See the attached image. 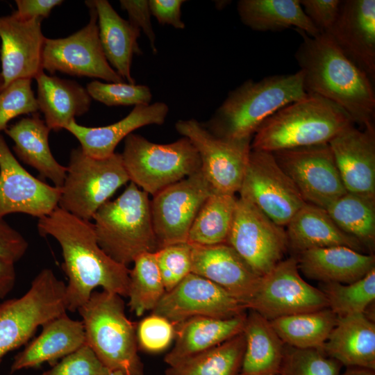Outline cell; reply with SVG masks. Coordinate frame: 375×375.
<instances>
[{
    "mask_svg": "<svg viewBox=\"0 0 375 375\" xmlns=\"http://www.w3.org/2000/svg\"><path fill=\"white\" fill-rule=\"evenodd\" d=\"M168 112L165 103L156 102L134 106L127 116L112 124L88 127L74 120L65 129L78 140L84 153L94 158H105L115 153L117 144L135 129L162 124Z\"/></svg>",
    "mask_w": 375,
    "mask_h": 375,
    "instance_id": "23",
    "label": "cell"
},
{
    "mask_svg": "<svg viewBox=\"0 0 375 375\" xmlns=\"http://www.w3.org/2000/svg\"><path fill=\"white\" fill-rule=\"evenodd\" d=\"M336 321L335 314L326 308L269 322L285 344L298 349H322Z\"/></svg>",
    "mask_w": 375,
    "mask_h": 375,
    "instance_id": "34",
    "label": "cell"
},
{
    "mask_svg": "<svg viewBox=\"0 0 375 375\" xmlns=\"http://www.w3.org/2000/svg\"><path fill=\"white\" fill-rule=\"evenodd\" d=\"M297 31L303 42L294 57L306 92L335 103L363 128L374 126L375 93L370 78L328 34L311 37Z\"/></svg>",
    "mask_w": 375,
    "mask_h": 375,
    "instance_id": "2",
    "label": "cell"
},
{
    "mask_svg": "<svg viewBox=\"0 0 375 375\" xmlns=\"http://www.w3.org/2000/svg\"><path fill=\"white\" fill-rule=\"evenodd\" d=\"M237 199L235 194L213 192L197 215L187 242L197 246L226 243Z\"/></svg>",
    "mask_w": 375,
    "mask_h": 375,
    "instance_id": "35",
    "label": "cell"
},
{
    "mask_svg": "<svg viewBox=\"0 0 375 375\" xmlns=\"http://www.w3.org/2000/svg\"><path fill=\"white\" fill-rule=\"evenodd\" d=\"M340 375H375V370L357 367H349Z\"/></svg>",
    "mask_w": 375,
    "mask_h": 375,
    "instance_id": "52",
    "label": "cell"
},
{
    "mask_svg": "<svg viewBox=\"0 0 375 375\" xmlns=\"http://www.w3.org/2000/svg\"><path fill=\"white\" fill-rule=\"evenodd\" d=\"M272 153L306 203L325 209L347 192L328 143Z\"/></svg>",
    "mask_w": 375,
    "mask_h": 375,
    "instance_id": "16",
    "label": "cell"
},
{
    "mask_svg": "<svg viewBox=\"0 0 375 375\" xmlns=\"http://www.w3.org/2000/svg\"><path fill=\"white\" fill-rule=\"evenodd\" d=\"M129 273L128 297L131 311L137 316L156 307L166 292L157 264L155 252L138 256Z\"/></svg>",
    "mask_w": 375,
    "mask_h": 375,
    "instance_id": "38",
    "label": "cell"
},
{
    "mask_svg": "<svg viewBox=\"0 0 375 375\" xmlns=\"http://www.w3.org/2000/svg\"><path fill=\"white\" fill-rule=\"evenodd\" d=\"M151 15L162 25H169L176 29H183L185 23L181 19V6L184 0H149Z\"/></svg>",
    "mask_w": 375,
    "mask_h": 375,
    "instance_id": "49",
    "label": "cell"
},
{
    "mask_svg": "<svg viewBox=\"0 0 375 375\" xmlns=\"http://www.w3.org/2000/svg\"><path fill=\"white\" fill-rule=\"evenodd\" d=\"M328 144L347 192L375 200V127L351 125Z\"/></svg>",
    "mask_w": 375,
    "mask_h": 375,
    "instance_id": "21",
    "label": "cell"
},
{
    "mask_svg": "<svg viewBox=\"0 0 375 375\" xmlns=\"http://www.w3.org/2000/svg\"><path fill=\"white\" fill-rule=\"evenodd\" d=\"M28 247L23 235L0 218V258L15 263L25 255Z\"/></svg>",
    "mask_w": 375,
    "mask_h": 375,
    "instance_id": "48",
    "label": "cell"
},
{
    "mask_svg": "<svg viewBox=\"0 0 375 375\" xmlns=\"http://www.w3.org/2000/svg\"><path fill=\"white\" fill-rule=\"evenodd\" d=\"M78 311L82 317L85 344L109 372L143 375L136 328L126 317L119 295L94 291Z\"/></svg>",
    "mask_w": 375,
    "mask_h": 375,
    "instance_id": "6",
    "label": "cell"
},
{
    "mask_svg": "<svg viewBox=\"0 0 375 375\" xmlns=\"http://www.w3.org/2000/svg\"><path fill=\"white\" fill-rule=\"evenodd\" d=\"M31 83L32 79H19L0 92V132L4 131L14 118L34 114L39 110Z\"/></svg>",
    "mask_w": 375,
    "mask_h": 375,
    "instance_id": "43",
    "label": "cell"
},
{
    "mask_svg": "<svg viewBox=\"0 0 375 375\" xmlns=\"http://www.w3.org/2000/svg\"><path fill=\"white\" fill-rule=\"evenodd\" d=\"M242 332L245 348L238 375H279L285 344L270 322L250 310Z\"/></svg>",
    "mask_w": 375,
    "mask_h": 375,
    "instance_id": "32",
    "label": "cell"
},
{
    "mask_svg": "<svg viewBox=\"0 0 375 375\" xmlns=\"http://www.w3.org/2000/svg\"><path fill=\"white\" fill-rule=\"evenodd\" d=\"M85 89L92 99L108 106L149 105L152 99L150 88L144 85L93 81Z\"/></svg>",
    "mask_w": 375,
    "mask_h": 375,
    "instance_id": "41",
    "label": "cell"
},
{
    "mask_svg": "<svg viewBox=\"0 0 375 375\" xmlns=\"http://www.w3.org/2000/svg\"><path fill=\"white\" fill-rule=\"evenodd\" d=\"M238 192L283 227L306 203L273 154L266 151L251 149Z\"/></svg>",
    "mask_w": 375,
    "mask_h": 375,
    "instance_id": "10",
    "label": "cell"
},
{
    "mask_svg": "<svg viewBox=\"0 0 375 375\" xmlns=\"http://www.w3.org/2000/svg\"><path fill=\"white\" fill-rule=\"evenodd\" d=\"M122 154L129 181L154 195L201 169V160L187 138L169 144H156L131 133L124 139Z\"/></svg>",
    "mask_w": 375,
    "mask_h": 375,
    "instance_id": "8",
    "label": "cell"
},
{
    "mask_svg": "<svg viewBox=\"0 0 375 375\" xmlns=\"http://www.w3.org/2000/svg\"><path fill=\"white\" fill-rule=\"evenodd\" d=\"M245 348L243 332L201 353L170 366L166 375H238Z\"/></svg>",
    "mask_w": 375,
    "mask_h": 375,
    "instance_id": "36",
    "label": "cell"
},
{
    "mask_svg": "<svg viewBox=\"0 0 375 375\" xmlns=\"http://www.w3.org/2000/svg\"><path fill=\"white\" fill-rule=\"evenodd\" d=\"M90 10L89 22L83 28L66 38L45 40L42 68L50 74L56 72L76 76H87L110 83L124 82L108 62L99 40L97 14Z\"/></svg>",
    "mask_w": 375,
    "mask_h": 375,
    "instance_id": "14",
    "label": "cell"
},
{
    "mask_svg": "<svg viewBox=\"0 0 375 375\" xmlns=\"http://www.w3.org/2000/svg\"><path fill=\"white\" fill-rule=\"evenodd\" d=\"M192 246V273L220 286L247 309L261 277L226 243Z\"/></svg>",
    "mask_w": 375,
    "mask_h": 375,
    "instance_id": "22",
    "label": "cell"
},
{
    "mask_svg": "<svg viewBox=\"0 0 375 375\" xmlns=\"http://www.w3.org/2000/svg\"><path fill=\"white\" fill-rule=\"evenodd\" d=\"M2 86H3V81H2V78H1V73H0V91L2 89Z\"/></svg>",
    "mask_w": 375,
    "mask_h": 375,
    "instance_id": "54",
    "label": "cell"
},
{
    "mask_svg": "<svg viewBox=\"0 0 375 375\" xmlns=\"http://www.w3.org/2000/svg\"><path fill=\"white\" fill-rule=\"evenodd\" d=\"M323 351L342 366L375 370V324L363 313L337 317Z\"/></svg>",
    "mask_w": 375,
    "mask_h": 375,
    "instance_id": "26",
    "label": "cell"
},
{
    "mask_svg": "<svg viewBox=\"0 0 375 375\" xmlns=\"http://www.w3.org/2000/svg\"><path fill=\"white\" fill-rule=\"evenodd\" d=\"M320 290L337 317L363 313L375 299V268L352 283H326Z\"/></svg>",
    "mask_w": 375,
    "mask_h": 375,
    "instance_id": "39",
    "label": "cell"
},
{
    "mask_svg": "<svg viewBox=\"0 0 375 375\" xmlns=\"http://www.w3.org/2000/svg\"><path fill=\"white\" fill-rule=\"evenodd\" d=\"M353 124L340 106L319 95L308 94L267 118L253 135L251 148L273 153L327 144Z\"/></svg>",
    "mask_w": 375,
    "mask_h": 375,
    "instance_id": "4",
    "label": "cell"
},
{
    "mask_svg": "<svg viewBox=\"0 0 375 375\" xmlns=\"http://www.w3.org/2000/svg\"><path fill=\"white\" fill-rule=\"evenodd\" d=\"M325 209L342 231L358 240L364 247H374L375 200L347 192Z\"/></svg>",
    "mask_w": 375,
    "mask_h": 375,
    "instance_id": "37",
    "label": "cell"
},
{
    "mask_svg": "<svg viewBox=\"0 0 375 375\" xmlns=\"http://www.w3.org/2000/svg\"><path fill=\"white\" fill-rule=\"evenodd\" d=\"M296 259L305 276L323 283H352L375 268L374 255L344 246L307 250L298 253Z\"/></svg>",
    "mask_w": 375,
    "mask_h": 375,
    "instance_id": "24",
    "label": "cell"
},
{
    "mask_svg": "<svg viewBox=\"0 0 375 375\" xmlns=\"http://www.w3.org/2000/svg\"><path fill=\"white\" fill-rule=\"evenodd\" d=\"M342 365L322 349L285 345L280 375H340Z\"/></svg>",
    "mask_w": 375,
    "mask_h": 375,
    "instance_id": "40",
    "label": "cell"
},
{
    "mask_svg": "<svg viewBox=\"0 0 375 375\" xmlns=\"http://www.w3.org/2000/svg\"><path fill=\"white\" fill-rule=\"evenodd\" d=\"M35 79L38 108L51 131L65 129L76 117L88 111L92 98L78 83L47 75L44 71Z\"/></svg>",
    "mask_w": 375,
    "mask_h": 375,
    "instance_id": "31",
    "label": "cell"
},
{
    "mask_svg": "<svg viewBox=\"0 0 375 375\" xmlns=\"http://www.w3.org/2000/svg\"><path fill=\"white\" fill-rule=\"evenodd\" d=\"M280 375V374H279Z\"/></svg>",
    "mask_w": 375,
    "mask_h": 375,
    "instance_id": "55",
    "label": "cell"
},
{
    "mask_svg": "<svg viewBox=\"0 0 375 375\" xmlns=\"http://www.w3.org/2000/svg\"><path fill=\"white\" fill-rule=\"evenodd\" d=\"M17 9L13 13L23 19L47 18L51 10L63 3L62 0H15Z\"/></svg>",
    "mask_w": 375,
    "mask_h": 375,
    "instance_id": "50",
    "label": "cell"
},
{
    "mask_svg": "<svg viewBox=\"0 0 375 375\" xmlns=\"http://www.w3.org/2000/svg\"><path fill=\"white\" fill-rule=\"evenodd\" d=\"M246 310L244 304L220 286L190 273L165 292L152 314L176 326L192 317L231 318L244 314Z\"/></svg>",
    "mask_w": 375,
    "mask_h": 375,
    "instance_id": "17",
    "label": "cell"
},
{
    "mask_svg": "<svg viewBox=\"0 0 375 375\" xmlns=\"http://www.w3.org/2000/svg\"><path fill=\"white\" fill-rule=\"evenodd\" d=\"M108 373L92 349L85 344L42 375H107Z\"/></svg>",
    "mask_w": 375,
    "mask_h": 375,
    "instance_id": "45",
    "label": "cell"
},
{
    "mask_svg": "<svg viewBox=\"0 0 375 375\" xmlns=\"http://www.w3.org/2000/svg\"><path fill=\"white\" fill-rule=\"evenodd\" d=\"M15 281V263L0 258V299H4L12 291Z\"/></svg>",
    "mask_w": 375,
    "mask_h": 375,
    "instance_id": "51",
    "label": "cell"
},
{
    "mask_svg": "<svg viewBox=\"0 0 375 375\" xmlns=\"http://www.w3.org/2000/svg\"><path fill=\"white\" fill-rule=\"evenodd\" d=\"M213 192L200 169L153 195L151 211L158 249L187 242L197 215Z\"/></svg>",
    "mask_w": 375,
    "mask_h": 375,
    "instance_id": "15",
    "label": "cell"
},
{
    "mask_svg": "<svg viewBox=\"0 0 375 375\" xmlns=\"http://www.w3.org/2000/svg\"><path fill=\"white\" fill-rule=\"evenodd\" d=\"M155 254L166 292L192 273V246L188 242L159 248Z\"/></svg>",
    "mask_w": 375,
    "mask_h": 375,
    "instance_id": "42",
    "label": "cell"
},
{
    "mask_svg": "<svg viewBox=\"0 0 375 375\" xmlns=\"http://www.w3.org/2000/svg\"><path fill=\"white\" fill-rule=\"evenodd\" d=\"M60 188L28 172L18 162L0 134V218L24 213L38 219L58 206Z\"/></svg>",
    "mask_w": 375,
    "mask_h": 375,
    "instance_id": "18",
    "label": "cell"
},
{
    "mask_svg": "<svg viewBox=\"0 0 375 375\" xmlns=\"http://www.w3.org/2000/svg\"><path fill=\"white\" fill-rule=\"evenodd\" d=\"M128 181L121 153L94 158L84 153L80 147L74 149L60 188L58 206L90 221L97 210Z\"/></svg>",
    "mask_w": 375,
    "mask_h": 375,
    "instance_id": "9",
    "label": "cell"
},
{
    "mask_svg": "<svg viewBox=\"0 0 375 375\" xmlns=\"http://www.w3.org/2000/svg\"><path fill=\"white\" fill-rule=\"evenodd\" d=\"M40 235L59 243L67 276V310L75 312L90 299L94 290L128 297L130 269L107 255L98 244L93 223L73 215L59 206L38 219Z\"/></svg>",
    "mask_w": 375,
    "mask_h": 375,
    "instance_id": "1",
    "label": "cell"
},
{
    "mask_svg": "<svg viewBox=\"0 0 375 375\" xmlns=\"http://www.w3.org/2000/svg\"><path fill=\"white\" fill-rule=\"evenodd\" d=\"M286 226L288 248L297 254L303 251L334 246H344L362 252V244L342 231L326 209L306 203Z\"/></svg>",
    "mask_w": 375,
    "mask_h": 375,
    "instance_id": "29",
    "label": "cell"
},
{
    "mask_svg": "<svg viewBox=\"0 0 375 375\" xmlns=\"http://www.w3.org/2000/svg\"><path fill=\"white\" fill-rule=\"evenodd\" d=\"M96 10L99 40L110 65L128 83L135 84L131 72L134 54H140V30L121 17L106 0L86 1Z\"/></svg>",
    "mask_w": 375,
    "mask_h": 375,
    "instance_id": "27",
    "label": "cell"
},
{
    "mask_svg": "<svg viewBox=\"0 0 375 375\" xmlns=\"http://www.w3.org/2000/svg\"><path fill=\"white\" fill-rule=\"evenodd\" d=\"M175 128L196 148L201 169L215 192L231 194L239 192L251 151L252 138H218L195 119L178 120Z\"/></svg>",
    "mask_w": 375,
    "mask_h": 375,
    "instance_id": "12",
    "label": "cell"
},
{
    "mask_svg": "<svg viewBox=\"0 0 375 375\" xmlns=\"http://www.w3.org/2000/svg\"><path fill=\"white\" fill-rule=\"evenodd\" d=\"M326 308V296L302 278L294 257L282 260L260 278L247 306L269 321Z\"/></svg>",
    "mask_w": 375,
    "mask_h": 375,
    "instance_id": "13",
    "label": "cell"
},
{
    "mask_svg": "<svg viewBox=\"0 0 375 375\" xmlns=\"http://www.w3.org/2000/svg\"><path fill=\"white\" fill-rule=\"evenodd\" d=\"M51 129L36 114L24 117L4 132L15 144L13 151L24 163L33 167L42 177L51 181L55 187L63 185L67 167L53 157L49 144Z\"/></svg>",
    "mask_w": 375,
    "mask_h": 375,
    "instance_id": "30",
    "label": "cell"
},
{
    "mask_svg": "<svg viewBox=\"0 0 375 375\" xmlns=\"http://www.w3.org/2000/svg\"><path fill=\"white\" fill-rule=\"evenodd\" d=\"M92 219L99 245L122 265L127 267L140 254L158 249L149 194L133 182L101 206Z\"/></svg>",
    "mask_w": 375,
    "mask_h": 375,
    "instance_id": "5",
    "label": "cell"
},
{
    "mask_svg": "<svg viewBox=\"0 0 375 375\" xmlns=\"http://www.w3.org/2000/svg\"><path fill=\"white\" fill-rule=\"evenodd\" d=\"M328 34L374 83L375 81V1H341Z\"/></svg>",
    "mask_w": 375,
    "mask_h": 375,
    "instance_id": "20",
    "label": "cell"
},
{
    "mask_svg": "<svg viewBox=\"0 0 375 375\" xmlns=\"http://www.w3.org/2000/svg\"><path fill=\"white\" fill-rule=\"evenodd\" d=\"M226 244L260 277L282 260L288 249L284 228L242 197L237 199Z\"/></svg>",
    "mask_w": 375,
    "mask_h": 375,
    "instance_id": "11",
    "label": "cell"
},
{
    "mask_svg": "<svg viewBox=\"0 0 375 375\" xmlns=\"http://www.w3.org/2000/svg\"><path fill=\"white\" fill-rule=\"evenodd\" d=\"M42 21L23 19L13 12L0 16L1 90L15 81L33 79L44 71L42 53L46 38L42 31Z\"/></svg>",
    "mask_w": 375,
    "mask_h": 375,
    "instance_id": "19",
    "label": "cell"
},
{
    "mask_svg": "<svg viewBox=\"0 0 375 375\" xmlns=\"http://www.w3.org/2000/svg\"><path fill=\"white\" fill-rule=\"evenodd\" d=\"M237 10L241 22L256 31H280L295 27L314 37L320 33L306 15L300 0H240Z\"/></svg>",
    "mask_w": 375,
    "mask_h": 375,
    "instance_id": "33",
    "label": "cell"
},
{
    "mask_svg": "<svg viewBox=\"0 0 375 375\" xmlns=\"http://www.w3.org/2000/svg\"><path fill=\"white\" fill-rule=\"evenodd\" d=\"M40 334L14 358L10 373L44 362L56 360L75 351L85 344L81 321L74 320L64 313L44 324Z\"/></svg>",
    "mask_w": 375,
    "mask_h": 375,
    "instance_id": "25",
    "label": "cell"
},
{
    "mask_svg": "<svg viewBox=\"0 0 375 375\" xmlns=\"http://www.w3.org/2000/svg\"><path fill=\"white\" fill-rule=\"evenodd\" d=\"M121 8L126 10L128 21L143 31L149 41L151 50L157 53L156 35L151 22V12L147 0H120Z\"/></svg>",
    "mask_w": 375,
    "mask_h": 375,
    "instance_id": "47",
    "label": "cell"
},
{
    "mask_svg": "<svg viewBox=\"0 0 375 375\" xmlns=\"http://www.w3.org/2000/svg\"><path fill=\"white\" fill-rule=\"evenodd\" d=\"M175 326L166 318L158 315L143 319L136 328L139 347L148 352H160L171 344L176 334Z\"/></svg>",
    "mask_w": 375,
    "mask_h": 375,
    "instance_id": "44",
    "label": "cell"
},
{
    "mask_svg": "<svg viewBox=\"0 0 375 375\" xmlns=\"http://www.w3.org/2000/svg\"><path fill=\"white\" fill-rule=\"evenodd\" d=\"M246 313L231 318L195 317L176 326V342L165 362L175 365L242 333Z\"/></svg>",
    "mask_w": 375,
    "mask_h": 375,
    "instance_id": "28",
    "label": "cell"
},
{
    "mask_svg": "<svg viewBox=\"0 0 375 375\" xmlns=\"http://www.w3.org/2000/svg\"><path fill=\"white\" fill-rule=\"evenodd\" d=\"M340 3V0H300L306 15L320 33L331 29L338 17Z\"/></svg>",
    "mask_w": 375,
    "mask_h": 375,
    "instance_id": "46",
    "label": "cell"
},
{
    "mask_svg": "<svg viewBox=\"0 0 375 375\" xmlns=\"http://www.w3.org/2000/svg\"><path fill=\"white\" fill-rule=\"evenodd\" d=\"M66 284L43 269L28 290L0 303V363L10 351L25 344L39 326L66 313Z\"/></svg>",
    "mask_w": 375,
    "mask_h": 375,
    "instance_id": "7",
    "label": "cell"
},
{
    "mask_svg": "<svg viewBox=\"0 0 375 375\" xmlns=\"http://www.w3.org/2000/svg\"><path fill=\"white\" fill-rule=\"evenodd\" d=\"M107 375H125L122 372L119 371H113V372H109V373Z\"/></svg>",
    "mask_w": 375,
    "mask_h": 375,
    "instance_id": "53",
    "label": "cell"
},
{
    "mask_svg": "<svg viewBox=\"0 0 375 375\" xmlns=\"http://www.w3.org/2000/svg\"><path fill=\"white\" fill-rule=\"evenodd\" d=\"M301 70L249 79L231 91L212 117L203 124L224 139L252 138L260 126L284 106L308 96Z\"/></svg>",
    "mask_w": 375,
    "mask_h": 375,
    "instance_id": "3",
    "label": "cell"
}]
</instances>
